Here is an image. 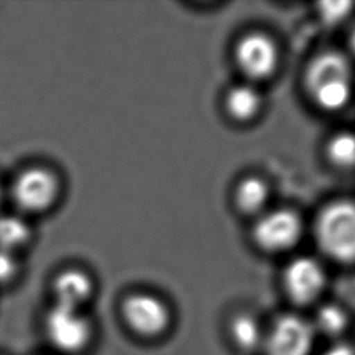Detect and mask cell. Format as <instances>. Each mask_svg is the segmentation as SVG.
Returning a JSON list of instances; mask_svg holds the SVG:
<instances>
[{
	"instance_id": "1",
	"label": "cell",
	"mask_w": 355,
	"mask_h": 355,
	"mask_svg": "<svg viewBox=\"0 0 355 355\" xmlns=\"http://www.w3.org/2000/svg\"><path fill=\"white\" fill-rule=\"evenodd\" d=\"M305 85L311 98L326 111L343 110L354 92L352 65L338 51H323L309 64Z\"/></svg>"
},
{
	"instance_id": "2",
	"label": "cell",
	"mask_w": 355,
	"mask_h": 355,
	"mask_svg": "<svg viewBox=\"0 0 355 355\" xmlns=\"http://www.w3.org/2000/svg\"><path fill=\"white\" fill-rule=\"evenodd\" d=\"M315 237L331 259L355 262V202L338 200L327 204L316 218Z\"/></svg>"
},
{
	"instance_id": "3",
	"label": "cell",
	"mask_w": 355,
	"mask_h": 355,
	"mask_svg": "<svg viewBox=\"0 0 355 355\" xmlns=\"http://www.w3.org/2000/svg\"><path fill=\"white\" fill-rule=\"evenodd\" d=\"M49 343L64 354H79L93 338V323L83 309L54 304L44 318Z\"/></svg>"
},
{
	"instance_id": "4",
	"label": "cell",
	"mask_w": 355,
	"mask_h": 355,
	"mask_svg": "<svg viewBox=\"0 0 355 355\" xmlns=\"http://www.w3.org/2000/svg\"><path fill=\"white\" fill-rule=\"evenodd\" d=\"M122 316L128 327L144 338H155L169 329L171 311L157 295L136 293L122 302Z\"/></svg>"
},
{
	"instance_id": "5",
	"label": "cell",
	"mask_w": 355,
	"mask_h": 355,
	"mask_svg": "<svg viewBox=\"0 0 355 355\" xmlns=\"http://www.w3.org/2000/svg\"><path fill=\"white\" fill-rule=\"evenodd\" d=\"M252 236L265 251L283 252L293 248L302 236V220L291 209H275L265 212L257 220Z\"/></svg>"
},
{
	"instance_id": "6",
	"label": "cell",
	"mask_w": 355,
	"mask_h": 355,
	"mask_svg": "<svg viewBox=\"0 0 355 355\" xmlns=\"http://www.w3.org/2000/svg\"><path fill=\"white\" fill-rule=\"evenodd\" d=\"M60 193L57 176L47 168L33 166L22 171L14 184L12 197L19 208L28 212H43L50 208Z\"/></svg>"
},
{
	"instance_id": "7",
	"label": "cell",
	"mask_w": 355,
	"mask_h": 355,
	"mask_svg": "<svg viewBox=\"0 0 355 355\" xmlns=\"http://www.w3.org/2000/svg\"><path fill=\"white\" fill-rule=\"evenodd\" d=\"M234 58L240 71L251 79H265L277 67L276 43L262 32L244 35L236 44Z\"/></svg>"
},
{
	"instance_id": "8",
	"label": "cell",
	"mask_w": 355,
	"mask_h": 355,
	"mask_svg": "<svg viewBox=\"0 0 355 355\" xmlns=\"http://www.w3.org/2000/svg\"><path fill=\"white\" fill-rule=\"evenodd\" d=\"M283 283L290 298L298 304L315 301L324 288L326 273L323 266L311 257H298L284 269Z\"/></svg>"
},
{
	"instance_id": "9",
	"label": "cell",
	"mask_w": 355,
	"mask_h": 355,
	"mask_svg": "<svg viewBox=\"0 0 355 355\" xmlns=\"http://www.w3.org/2000/svg\"><path fill=\"white\" fill-rule=\"evenodd\" d=\"M313 341L312 326L300 316L277 319L266 338L268 355H308Z\"/></svg>"
},
{
	"instance_id": "10",
	"label": "cell",
	"mask_w": 355,
	"mask_h": 355,
	"mask_svg": "<svg viewBox=\"0 0 355 355\" xmlns=\"http://www.w3.org/2000/svg\"><path fill=\"white\" fill-rule=\"evenodd\" d=\"M53 288L57 305L83 309L93 294V282L87 273L69 269L57 276Z\"/></svg>"
},
{
	"instance_id": "11",
	"label": "cell",
	"mask_w": 355,
	"mask_h": 355,
	"mask_svg": "<svg viewBox=\"0 0 355 355\" xmlns=\"http://www.w3.org/2000/svg\"><path fill=\"white\" fill-rule=\"evenodd\" d=\"M259 92L252 85L233 86L226 96L225 104L227 112L237 121H248L254 118L261 108Z\"/></svg>"
},
{
	"instance_id": "12",
	"label": "cell",
	"mask_w": 355,
	"mask_h": 355,
	"mask_svg": "<svg viewBox=\"0 0 355 355\" xmlns=\"http://www.w3.org/2000/svg\"><path fill=\"white\" fill-rule=\"evenodd\" d=\"M269 198V187L265 180L257 176L243 179L234 191V201L239 209L245 214H257L262 211Z\"/></svg>"
},
{
	"instance_id": "13",
	"label": "cell",
	"mask_w": 355,
	"mask_h": 355,
	"mask_svg": "<svg viewBox=\"0 0 355 355\" xmlns=\"http://www.w3.org/2000/svg\"><path fill=\"white\" fill-rule=\"evenodd\" d=\"M29 225L19 216H0V250L14 252L25 245L29 240Z\"/></svg>"
},
{
	"instance_id": "14",
	"label": "cell",
	"mask_w": 355,
	"mask_h": 355,
	"mask_svg": "<svg viewBox=\"0 0 355 355\" xmlns=\"http://www.w3.org/2000/svg\"><path fill=\"white\" fill-rule=\"evenodd\" d=\"M329 159L340 168L355 166V133L349 130L337 132L326 146Z\"/></svg>"
},
{
	"instance_id": "15",
	"label": "cell",
	"mask_w": 355,
	"mask_h": 355,
	"mask_svg": "<svg viewBox=\"0 0 355 355\" xmlns=\"http://www.w3.org/2000/svg\"><path fill=\"white\" fill-rule=\"evenodd\" d=\"M232 336L236 344L244 349H254L262 341L261 327L250 315H239L233 319Z\"/></svg>"
},
{
	"instance_id": "16",
	"label": "cell",
	"mask_w": 355,
	"mask_h": 355,
	"mask_svg": "<svg viewBox=\"0 0 355 355\" xmlns=\"http://www.w3.org/2000/svg\"><path fill=\"white\" fill-rule=\"evenodd\" d=\"M315 323L322 333L334 336L345 329L347 315L340 306L327 304L319 308V311L316 312Z\"/></svg>"
},
{
	"instance_id": "17",
	"label": "cell",
	"mask_w": 355,
	"mask_h": 355,
	"mask_svg": "<svg viewBox=\"0 0 355 355\" xmlns=\"http://www.w3.org/2000/svg\"><path fill=\"white\" fill-rule=\"evenodd\" d=\"M354 4L351 1H324L319 4V15L330 25L340 24L352 12Z\"/></svg>"
},
{
	"instance_id": "18",
	"label": "cell",
	"mask_w": 355,
	"mask_h": 355,
	"mask_svg": "<svg viewBox=\"0 0 355 355\" xmlns=\"http://www.w3.org/2000/svg\"><path fill=\"white\" fill-rule=\"evenodd\" d=\"M18 272V262L14 252L0 250V284H6L14 279Z\"/></svg>"
},
{
	"instance_id": "19",
	"label": "cell",
	"mask_w": 355,
	"mask_h": 355,
	"mask_svg": "<svg viewBox=\"0 0 355 355\" xmlns=\"http://www.w3.org/2000/svg\"><path fill=\"white\" fill-rule=\"evenodd\" d=\"M323 355H355V349L347 344H336Z\"/></svg>"
},
{
	"instance_id": "20",
	"label": "cell",
	"mask_w": 355,
	"mask_h": 355,
	"mask_svg": "<svg viewBox=\"0 0 355 355\" xmlns=\"http://www.w3.org/2000/svg\"><path fill=\"white\" fill-rule=\"evenodd\" d=\"M349 44H351V49H352L354 53H355V26H354V29H352V32H351V36H349Z\"/></svg>"
},
{
	"instance_id": "21",
	"label": "cell",
	"mask_w": 355,
	"mask_h": 355,
	"mask_svg": "<svg viewBox=\"0 0 355 355\" xmlns=\"http://www.w3.org/2000/svg\"><path fill=\"white\" fill-rule=\"evenodd\" d=\"M0 201H1V186H0Z\"/></svg>"
}]
</instances>
